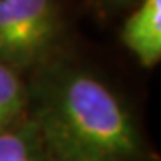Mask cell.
Wrapping results in <instances>:
<instances>
[{
	"label": "cell",
	"instance_id": "5b68a950",
	"mask_svg": "<svg viewBox=\"0 0 161 161\" xmlns=\"http://www.w3.org/2000/svg\"><path fill=\"white\" fill-rule=\"evenodd\" d=\"M28 114V86L21 71L0 63V131L10 128Z\"/></svg>",
	"mask_w": 161,
	"mask_h": 161
},
{
	"label": "cell",
	"instance_id": "7a4b0ae2",
	"mask_svg": "<svg viewBox=\"0 0 161 161\" xmlns=\"http://www.w3.org/2000/svg\"><path fill=\"white\" fill-rule=\"evenodd\" d=\"M63 35L59 0H0V63L18 71L49 61Z\"/></svg>",
	"mask_w": 161,
	"mask_h": 161
},
{
	"label": "cell",
	"instance_id": "277c9868",
	"mask_svg": "<svg viewBox=\"0 0 161 161\" xmlns=\"http://www.w3.org/2000/svg\"><path fill=\"white\" fill-rule=\"evenodd\" d=\"M0 161H46L38 130L30 115L0 131Z\"/></svg>",
	"mask_w": 161,
	"mask_h": 161
},
{
	"label": "cell",
	"instance_id": "6da1fadb",
	"mask_svg": "<svg viewBox=\"0 0 161 161\" xmlns=\"http://www.w3.org/2000/svg\"><path fill=\"white\" fill-rule=\"evenodd\" d=\"M28 115L46 161H128L140 151V133L125 104L76 64L38 66L28 86Z\"/></svg>",
	"mask_w": 161,
	"mask_h": 161
},
{
	"label": "cell",
	"instance_id": "8992f818",
	"mask_svg": "<svg viewBox=\"0 0 161 161\" xmlns=\"http://www.w3.org/2000/svg\"><path fill=\"white\" fill-rule=\"evenodd\" d=\"M140 0H94L97 8L104 12H119L128 7H135Z\"/></svg>",
	"mask_w": 161,
	"mask_h": 161
},
{
	"label": "cell",
	"instance_id": "3957f363",
	"mask_svg": "<svg viewBox=\"0 0 161 161\" xmlns=\"http://www.w3.org/2000/svg\"><path fill=\"white\" fill-rule=\"evenodd\" d=\"M125 48L145 68L161 59V0H140L122 28Z\"/></svg>",
	"mask_w": 161,
	"mask_h": 161
}]
</instances>
